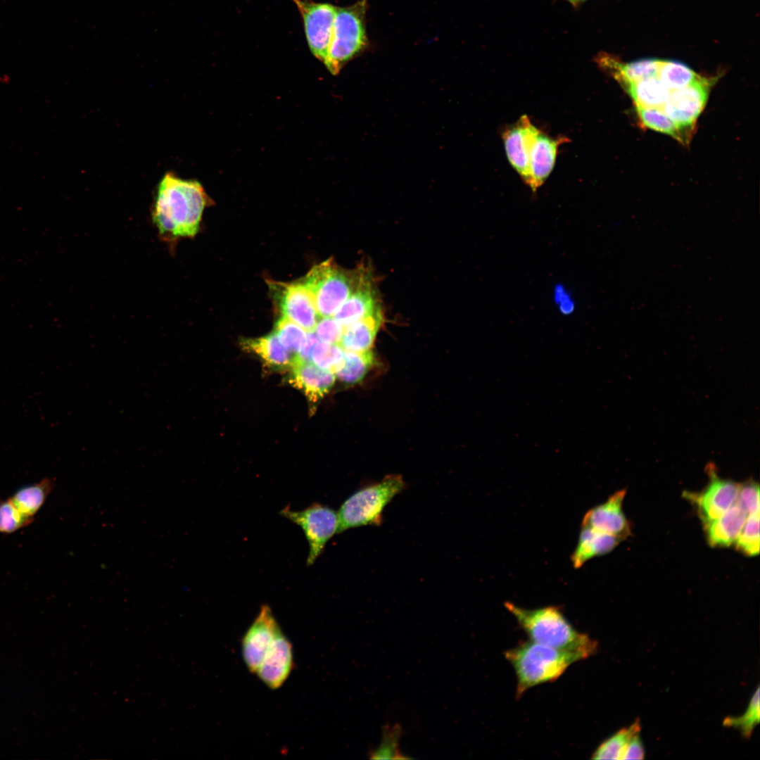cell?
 <instances>
[{
  "instance_id": "1",
  "label": "cell",
  "mask_w": 760,
  "mask_h": 760,
  "mask_svg": "<svg viewBox=\"0 0 760 760\" xmlns=\"http://www.w3.org/2000/svg\"><path fill=\"white\" fill-rule=\"evenodd\" d=\"M209 198L201 183L170 172L159 182L152 207V222L158 236L175 243L194 236Z\"/></svg>"
},
{
  "instance_id": "2",
  "label": "cell",
  "mask_w": 760,
  "mask_h": 760,
  "mask_svg": "<svg viewBox=\"0 0 760 760\" xmlns=\"http://www.w3.org/2000/svg\"><path fill=\"white\" fill-rule=\"evenodd\" d=\"M504 605L530 640L574 652L583 659L597 651V642L588 635L578 631L558 607L526 609L509 602H505Z\"/></svg>"
},
{
  "instance_id": "3",
  "label": "cell",
  "mask_w": 760,
  "mask_h": 760,
  "mask_svg": "<svg viewBox=\"0 0 760 760\" xmlns=\"http://www.w3.org/2000/svg\"><path fill=\"white\" fill-rule=\"evenodd\" d=\"M504 654L516 673L517 699L534 686L556 680L569 666L583 659L574 652L530 640L520 642Z\"/></svg>"
},
{
  "instance_id": "4",
  "label": "cell",
  "mask_w": 760,
  "mask_h": 760,
  "mask_svg": "<svg viewBox=\"0 0 760 760\" xmlns=\"http://www.w3.org/2000/svg\"><path fill=\"white\" fill-rule=\"evenodd\" d=\"M404 488L405 482L401 476L391 475L355 492L338 509V533L352 528L380 525L384 508Z\"/></svg>"
},
{
  "instance_id": "5",
  "label": "cell",
  "mask_w": 760,
  "mask_h": 760,
  "mask_svg": "<svg viewBox=\"0 0 760 760\" xmlns=\"http://www.w3.org/2000/svg\"><path fill=\"white\" fill-rule=\"evenodd\" d=\"M366 8V0L336 8L331 41L324 61L331 74H338L345 63L365 46Z\"/></svg>"
},
{
  "instance_id": "6",
  "label": "cell",
  "mask_w": 760,
  "mask_h": 760,
  "mask_svg": "<svg viewBox=\"0 0 760 760\" xmlns=\"http://www.w3.org/2000/svg\"><path fill=\"white\" fill-rule=\"evenodd\" d=\"M360 270L345 271L329 260L314 266L303 283L310 293L321 317H333L353 291Z\"/></svg>"
},
{
  "instance_id": "7",
  "label": "cell",
  "mask_w": 760,
  "mask_h": 760,
  "mask_svg": "<svg viewBox=\"0 0 760 760\" xmlns=\"http://www.w3.org/2000/svg\"><path fill=\"white\" fill-rule=\"evenodd\" d=\"M280 514L299 526L304 532L309 545L306 561L308 566L315 563L322 553L327 543L334 534L338 533V515L327 505L315 502L300 511L292 510L289 506H286Z\"/></svg>"
},
{
  "instance_id": "8",
  "label": "cell",
  "mask_w": 760,
  "mask_h": 760,
  "mask_svg": "<svg viewBox=\"0 0 760 760\" xmlns=\"http://www.w3.org/2000/svg\"><path fill=\"white\" fill-rule=\"evenodd\" d=\"M716 77L699 76L692 84L669 94L661 108L678 127L691 138L694 126L707 102Z\"/></svg>"
},
{
  "instance_id": "9",
  "label": "cell",
  "mask_w": 760,
  "mask_h": 760,
  "mask_svg": "<svg viewBox=\"0 0 760 760\" xmlns=\"http://www.w3.org/2000/svg\"><path fill=\"white\" fill-rule=\"evenodd\" d=\"M293 1L303 18L310 49L324 63L331 41L336 6L310 0Z\"/></svg>"
},
{
  "instance_id": "10",
  "label": "cell",
  "mask_w": 760,
  "mask_h": 760,
  "mask_svg": "<svg viewBox=\"0 0 760 760\" xmlns=\"http://www.w3.org/2000/svg\"><path fill=\"white\" fill-rule=\"evenodd\" d=\"M281 628L267 604L260 611L243 636L242 657L249 671L255 673Z\"/></svg>"
},
{
  "instance_id": "11",
  "label": "cell",
  "mask_w": 760,
  "mask_h": 760,
  "mask_svg": "<svg viewBox=\"0 0 760 760\" xmlns=\"http://www.w3.org/2000/svg\"><path fill=\"white\" fill-rule=\"evenodd\" d=\"M707 468L710 480L706 488L698 494L688 495L704 524L720 517L735 503L740 490V484L719 478L711 464Z\"/></svg>"
},
{
  "instance_id": "12",
  "label": "cell",
  "mask_w": 760,
  "mask_h": 760,
  "mask_svg": "<svg viewBox=\"0 0 760 760\" xmlns=\"http://www.w3.org/2000/svg\"><path fill=\"white\" fill-rule=\"evenodd\" d=\"M277 298L283 317L295 322L307 331H312L319 315L312 297L302 282L275 283Z\"/></svg>"
},
{
  "instance_id": "13",
  "label": "cell",
  "mask_w": 760,
  "mask_h": 760,
  "mask_svg": "<svg viewBox=\"0 0 760 760\" xmlns=\"http://www.w3.org/2000/svg\"><path fill=\"white\" fill-rule=\"evenodd\" d=\"M539 132L527 115H522L502 133L508 160L527 185L530 179L531 150Z\"/></svg>"
},
{
  "instance_id": "14",
  "label": "cell",
  "mask_w": 760,
  "mask_h": 760,
  "mask_svg": "<svg viewBox=\"0 0 760 760\" xmlns=\"http://www.w3.org/2000/svg\"><path fill=\"white\" fill-rule=\"evenodd\" d=\"M625 495V490H619L604 502L590 508L585 513L581 526L625 539L631 534L630 524L622 509Z\"/></svg>"
},
{
  "instance_id": "15",
  "label": "cell",
  "mask_w": 760,
  "mask_h": 760,
  "mask_svg": "<svg viewBox=\"0 0 760 760\" xmlns=\"http://www.w3.org/2000/svg\"><path fill=\"white\" fill-rule=\"evenodd\" d=\"M293 666L292 645L281 631L274 640L255 673L267 687L276 690L287 680Z\"/></svg>"
},
{
  "instance_id": "16",
  "label": "cell",
  "mask_w": 760,
  "mask_h": 760,
  "mask_svg": "<svg viewBox=\"0 0 760 760\" xmlns=\"http://www.w3.org/2000/svg\"><path fill=\"white\" fill-rule=\"evenodd\" d=\"M568 141L569 139L564 136L552 137L540 130L530 153L528 186L533 191L542 186L549 177L555 166L559 146Z\"/></svg>"
},
{
  "instance_id": "17",
  "label": "cell",
  "mask_w": 760,
  "mask_h": 760,
  "mask_svg": "<svg viewBox=\"0 0 760 760\" xmlns=\"http://www.w3.org/2000/svg\"><path fill=\"white\" fill-rule=\"evenodd\" d=\"M377 307L372 282L365 271L360 270L353 291L333 317L344 328L370 314Z\"/></svg>"
},
{
  "instance_id": "18",
  "label": "cell",
  "mask_w": 760,
  "mask_h": 760,
  "mask_svg": "<svg viewBox=\"0 0 760 760\" xmlns=\"http://www.w3.org/2000/svg\"><path fill=\"white\" fill-rule=\"evenodd\" d=\"M291 370L289 382L302 391L312 403L327 394L336 380L334 373L322 369L312 362L296 361Z\"/></svg>"
},
{
  "instance_id": "19",
  "label": "cell",
  "mask_w": 760,
  "mask_h": 760,
  "mask_svg": "<svg viewBox=\"0 0 760 760\" xmlns=\"http://www.w3.org/2000/svg\"><path fill=\"white\" fill-rule=\"evenodd\" d=\"M622 540L613 535L588 526H581L576 546L571 555L574 569L581 568L593 557L612 551Z\"/></svg>"
},
{
  "instance_id": "20",
  "label": "cell",
  "mask_w": 760,
  "mask_h": 760,
  "mask_svg": "<svg viewBox=\"0 0 760 760\" xmlns=\"http://www.w3.org/2000/svg\"><path fill=\"white\" fill-rule=\"evenodd\" d=\"M597 62L623 87L629 83L657 76L661 61L646 58L630 63H621L612 56L602 55L597 58Z\"/></svg>"
},
{
  "instance_id": "21",
  "label": "cell",
  "mask_w": 760,
  "mask_h": 760,
  "mask_svg": "<svg viewBox=\"0 0 760 760\" xmlns=\"http://www.w3.org/2000/svg\"><path fill=\"white\" fill-rule=\"evenodd\" d=\"M747 516L736 501L720 517L704 524L709 544L714 547H728L735 543Z\"/></svg>"
},
{
  "instance_id": "22",
  "label": "cell",
  "mask_w": 760,
  "mask_h": 760,
  "mask_svg": "<svg viewBox=\"0 0 760 760\" xmlns=\"http://www.w3.org/2000/svg\"><path fill=\"white\" fill-rule=\"evenodd\" d=\"M241 345L243 350L257 355L265 366L272 369H291L296 362V356L284 347L275 332L260 338L243 339Z\"/></svg>"
},
{
  "instance_id": "23",
  "label": "cell",
  "mask_w": 760,
  "mask_h": 760,
  "mask_svg": "<svg viewBox=\"0 0 760 760\" xmlns=\"http://www.w3.org/2000/svg\"><path fill=\"white\" fill-rule=\"evenodd\" d=\"M383 320L378 306L370 314L344 327L340 346L345 350L364 351L372 346Z\"/></svg>"
},
{
  "instance_id": "24",
  "label": "cell",
  "mask_w": 760,
  "mask_h": 760,
  "mask_svg": "<svg viewBox=\"0 0 760 760\" xmlns=\"http://www.w3.org/2000/svg\"><path fill=\"white\" fill-rule=\"evenodd\" d=\"M54 486L53 479L45 478L37 483L22 487L8 499L20 512L34 519Z\"/></svg>"
},
{
  "instance_id": "25",
  "label": "cell",
  "mask_w": 760,
  "mask_h": 760,
  "mask_svg": "<svg viewBox=\"0 0 760 760\" xmlns=\"http://www.w3.org/2000/svg\"><path fill=\"white\" fill-rule=\"evenodd\" d=\"M636 107L661 108L670 90L657 76L651 77L622 87Z\"/></svg>"
},
{
  "instance_id": "26",
  "label": "cell",
  "mask_w": 760,
  "mask_h": 760,
  "mask_svg": "<svg viewBox=\"0 0 760 760\" xmlns=\"http://www.w3.org/2000/svg\"><path fill=\"white\" fill-rule=\"evenodd\" d=\"M373 362L374 355L370 349L364 351L344 350L343 363L335 375L343 383L357 384L365 378Z\"/></svg>"
},
{
  "instance_id": "27",
  "label": "cell",
  "mask_w": 760,
  "mask_h": 760,
  "mask_svg": "<svg viewBox=\"0 0 760 760\" xmlns=\"http://www.w3.org/2000/svg\"><path fill=\"white\" fill-rule=\"evenodd\" d=\"M635 108L639 120L647 128L669 135L683 144L690 141V138L661 108Z\"/></svg>"
},
{
  "instance_id": "28",
  "label": "cell",
  "mask_w": 760,
  "mask_h": 760,
  "mask_svg": "<svg viewBox=\"0 0 760 760\" xmlns=\"http://www.w3.org/2000/svg\"><path fill=\"white\" fill-rule=\"evenodd\" d=\"M638 719L630 726L623 728L603 741L593 753V759H623L627 744L632 735L640 731Z\"/></svg>"
},
{
  "instance_id": "29",
  "label": "cell",
  "mask_w": 760,
  "mask_h": 760,
  "mask_svg": "<svg viewBox=\"0 0 760 760\" xmlns=\"http://www.w3.org/2000/svg\"><path fill=\"white\" fill-rule=\"evenodd\" d=\"M403 730L399 723H386L381 728L380 744L371 750L368 755L371 759H408L400 749V740Z\"/></svg>"
},
{
  "instance_id": "30",
  "label": "cell",
  "mask_w": 760,
  "mask_h": 760,
  "mask_svg": "<svg viewBox=\"0 0 760 760\" xmlns=\"http://www.w3.org/2000/svg\"><path fill=\"white\" fill-rule=\"evenodd\" d=\"M657 76L670 91H672L692 84L700 75L682 63L661 61Z\"/></svg>"
},
{
  "instance_id": "31",
  "label": "cell",
  "mask_w": 760,
  "mask_h": 760,
  "mask_svg": "<svg viewBox=\"0 0 760 760\" xmlns=\"http://www.w3.org/2000/svg\"><path fill=\"white\" fill-rule=\"evenodd\" d=\"M759 688L753 694L749 704L743 714L737 717L728 716L723 721L727 727L737 728L745 738H749L756 726L759 723Z\"/></svg>"
},
{
  "instance_id": "32",
  "label": "cell",
  "mask_w": 760,
  "mask_h": 760,
  "mask_svg": "<svg viewBox=\"0 0 760 760\" xmlns=\"http://www.w3.org/2000/svg\"><path fill=\"white\" fill-rule=\"evenodd\" d=\"M343 356L344 349L339 344L328 343L319 340L312 351L311 362L335 374L343 363Z\"/></svg>"
},
{
  "instance_id": "33",
  "label": "cell",
  "mask_w": 760,
  "mask_h": 760,
  "mask_svg": "<svg viewBox=\"0 0 760 760\" xmlns=\"http://www.w3.org/2000/svg\"><path fill=\"white\" fill-rule=\"evenodd\" d=\"M274 332L284 347L295 356L303 346L307 335L305 329L285 317L277 321Z\"/></svg>"
},
{
  "instance_id": "34",
  "label": "cell",
  "mask_w": 760,
  "mask_h": 760,
  "mask_svg": "<svg viewBox=\"0 0 760 760\" xmlns=\"http://www.w3.org/2000/svg\"><path fill=\"white\" fill-rule=\"evenodd\" d=\"M735 543L737 548L747 555L755 556L759 554V513L748 514Z\"/></svg>"
},
{
  "instance_id": "35",
  "label": "cell",
  "mask_w": 760,
  "mask_h": 760,
  "mask_svg": "<svg viewBox=\"0 0 760 760\" xmlns=\"http://www.w3.org/2000/svg\"><path fill=\"white\" fill-rule=\"evenodd\" d=\"M34 519L23 514L8 498H0V533L11 534L27 526Z\"/></svg>"
},
{
  "instance_id": "36",
  "label": "cell",
  "mask_w": 760,
  "mask_h": 760,
  "mask_svg": "<svg viewBox=\"0 0 760 760\" xmlns=\"http://www.w3.org/2000/svg\"><path fill=\"white\" fill-rule=\"evenodd\" d=\"M343 329L334 317H326L317 321L312 331L322 341L340 344Z\"/></svg>"
},
{
  "instance_id": "37",
  "label": "cell",
  "mask_w": 760,
  "mask_h": 760,
  "mask_svg": "<svg viewBox=\"0 0 760 760\" xmlns=\"http://www.w3.org/2000/svg\"><path fill=\"white\" fill-rule=\"evenodd\" d=\"M737 502L745 510L747 514L759 513V486L749 480L740 484V490Z\"/></svg>"
},
{
  "instance_id": "38",
  "label": "cell",
  "mask_w": 760,
  "mask_h": 760,
  "mask_svg": "<svg viewBox=\"0 0 760 760\" xmlns=\"http://www.w3.org/2000/svg\"><path fill=\"white\" fill-rule=\"evenodd\" d=\"M640 732L634 733L629 740L623 759H643L645 758V749L640 737Z\"/></svg>"
},
{
  "instance_id": "39",
  "label": "cell",
  "mask_w": 760,
  "mask_h": 760,
  "mask_svg": "<svg viewBox=\"0 0 760 760\" xmlns=\"http://www.w3.org/2000/svg\"><path fill=\"white\" fill-rule=\"evenodd\" d=\"M319 339L313 331H309L300 350L296 355V361L311 362L312 351Z\"/></svg>"
},
{
  "instance_id": "40",
  "label": "cell",
  "mask_w": 760,
  "mask_h": 760,
  "mask_svg": "<svg viewBox=\"0 0 760 760\" xmlns=\"http://www.w3.org/2000/svg\"><path fill=\"white\" fill-rule=\"evenodd\" d=\"M569 1H570L571 2H572L574 4H576V3L579 2L580 1H583V0H569Z\"/></svg>"
}]
</instances>
